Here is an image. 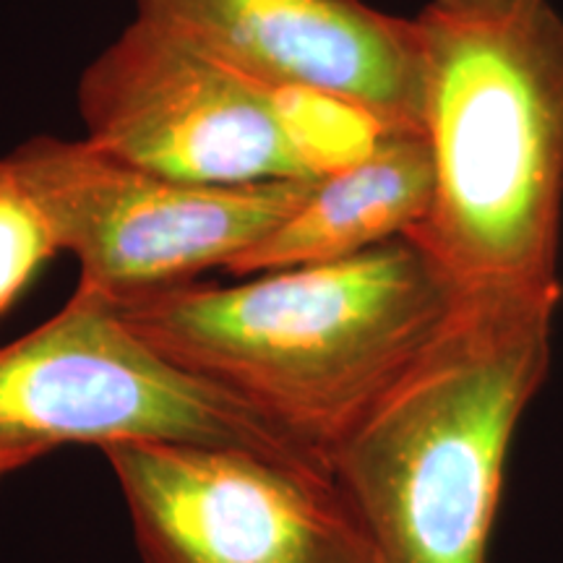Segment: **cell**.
I'll use <instances>...</instances> for the list:
<instances>
[{
	"instance_id": "3",
	"label": "cell",
	"mask_w": 563,
	"mask_h": 563,
	"mask_svg": "<svg viewBox=\"0 0 563 563\" xmlns=\"http://www.w3.org/2000/svg\"><path fill=\"white\" fill-rule=\"evenodd\" d=\"M561 292H462L431 347L329 454L382 563H488L519 420Z\"/></svg>"
},
{
	"instance_id": "1",
	"label": "cell",
	"mask_w": 563,
	"mask_h": 563,
	"mask_svg": "<svg viewBox=\"0 0 563 563\" xmlns=\"http://www.w3.org/2000/svg\"><path fill=\"white\" fill-rule=\"evenodd\" d=\"M460 300L454 282L402 235L342 262L238 285L180 282L110 302L159 355L329 462Z\"/></svg>"
},
{
	"instance_id": "7",
	"label": "cell",
	"mask_w": 563,
	"mask_h": 563,
	"mask_svg": "<svg viewBox=\"0 0 563 563\" xmlns=\"http://www.w3.org/2000/svg\"><path fill=\"white\" fill-rule=\"evenodd\" d=\"M79 112L95 150L196 186L313 180L272 91L136 16L89 63Z\"/></svg>"
},
{
	"instance_id": "9",
	"label": "cell",
	"mask_w": 563,
	"mask_h": 563,
	"mask_svg": "<svg viewBox=\"0 0 563 563\" xmlns=\"http://www.w3.org/2000/svg\"><path fill=\"white\" fill-rule=\"evenodd\" d=\"M431 188V154L422 133H394L361 165L316 180L306 201L228 272L251 277L357 256L418 228Z\"/></svg>"
},
{
	"instance_id": "12",
	"label": "cell",
	"mask_w": 563,
	"mask_h": 563,
	"mask_svg": "<svg viewBox=\"0 0 563 563\" xmlns=\"http://www.w3.org/2000/svg\"><path fill=\"white\" fill-rule=\"evenodd\" d=\"M45 454L47 452H42V449H0V483L26 464L42 460Z\"/></svg>"
},
{
	"instance_id": "10",
	"label": "cell",
	"mask_w": 563,
	"mask_h": 563,
	"mask_svg": "<svg viewBox=\"0 0 563 563\" xmlns=\"http://www.w3.org/2000/svg\"><path fill=\"white\" fill-rule=\"evenodd\" d=\"M269 91L279 121L313 180L361 165L382 150L386 139L402 133L378 112L332 91L306 87Z\"/></svg>"
},
{
	"instance_id": "6",
	"label": "cell",
	"mask_w": 563,
	"mask_h": 563,
	"mask_svg": "<svg viewBox=\"0 0 563 563\" xmlns=\"http://www.w3.org/2000/svg\"><path fill=\"white\" fill-rule=\"evenodd\" d=\"M100 452L144 563H382L323 464L173 441Z\"/></svg>"
},
{
	"instance_id": "2",
	"label": "cell",
	"mask_w": 563,
	"mask_h": 563,
	"mask_svg": "<svg viewBox=\"0 0 563 563\" xmlns=\"http://www.w3.org/2000/svg\"><path fill=\"white\" fill-rule=\"evenodd\" d=\"M415 19L431 203L407 238L460 292H563V19L551 0H431Z\"/></svg>"
},
{
	"instance_id": "5",
	"label": "cell",
	"mask_w": 563,
	"mask_h": 563,
	"mask_svg": "<svg viewBox=\"0 0 563 563\" xmlns=\"http://www.w3.org/2000/svg\"><path fill=\"white\" fill-rule=\"evenodd\" d=\"M79 262L81 290L125 298L228 266L290 217L316 180L196 186L139 170L87 139L37 136L3 157Z\"/></svg>"
},
{
	"instance_id": "8",
	"label": "cell",
	"mask_w": 563,
	"mask_h": 563,
	"mask_svg": "<svg viewBox=\"0 0 563 563\" xmlns=\"http://www.w3.org/2000/svg\"><path fill=\"white\" fill-rule=\"evenodd\" d=\"M136 16L266 89L332 91L420 133L415 19L363 0H133Z\"/></svg>"
},
{
	"instance_id": "4",
	"label": "cell",
	"mask_w": 563,
	"mask_h": 563,
	"mask_svg": "<svg viewBox=\"0 0 563 563\" xmlns=\"http://www.w3.org/2000/svg\"><path fill=\"white\" fill-rule=\"evenodd\" d=\"M129 441L253 449L323 464L262 415L146 344L102 295L81 290L0 347V449Z\"/></svg>"
},
{
	"instance_id": "11",
	"label": "cell",
	"mask_w": 563,
	"mask_h": 563,
	"mask_svg": "<svg viewBox=\"0 0 563 563\" xmlns=\"http://www.w3.org/2000/svg\"><path fill=\"white\" fill-rule=\"evenodd\" d=\"M58 253L53 230L9 162L0 159V316L24 292L47 258Z\"/></svg>"
}]
</instances>
